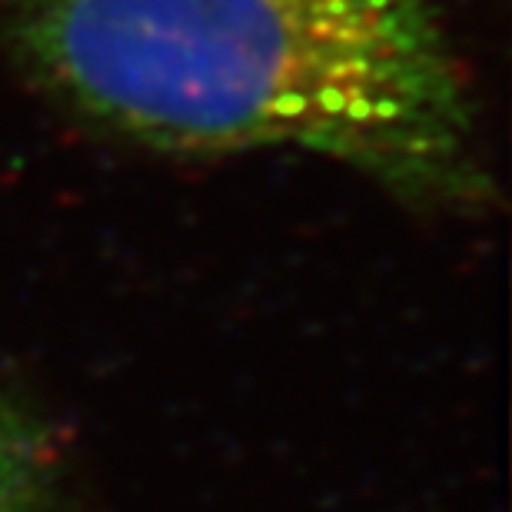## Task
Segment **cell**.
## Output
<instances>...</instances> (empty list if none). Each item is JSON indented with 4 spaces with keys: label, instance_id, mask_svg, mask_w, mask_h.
I'll return each instance as SVG.
<instances>
[{
    "label": "cell",
    "instance_id": "6da1fadb",
    "mask_svg": "<svg viewBox=\"0 0 512 512\" xmlns=\"http://www.w3.org/2000/svg\"><path fill=\"white\" fill-rule=\"evenodd\" d=\"M60 100L163 150H303L416 200L483 187L436 0H20Z\"/></svg>",
    "mask_w": 512,
    "mask_h": 512
},
{
    "label": "cell",
    "instance_id": "7a4b0ae2",
    "mask_svg": "<svg viewBox=\"0 0 512 512\" xmlns=\"http://www.w3.org/2000/svg\"><path fill=\"white\" fill-rule=\"evenodd\" d=\"M50 469L34 423L0 399V512H47Z\"/></svg>",
    "mask_w": 512,
    "mask_h": 512
}]
</instances>
